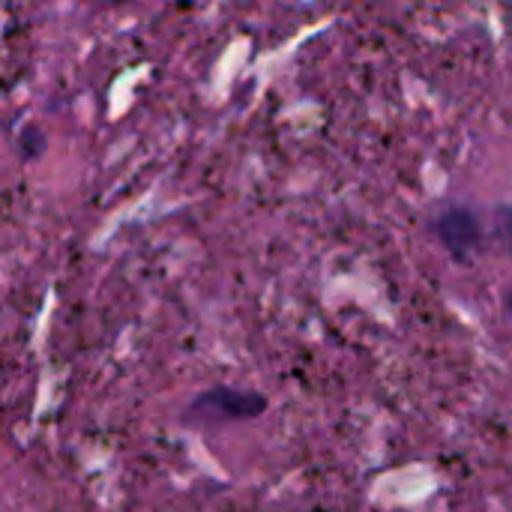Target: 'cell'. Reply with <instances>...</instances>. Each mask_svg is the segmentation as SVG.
I'll use <instances>...</instances> for the list:
<instances>
[{"mask_svg": "<svg viewBox=\"0 0 512 512\" xmlns=\"http://www.w3.org/2000/svg\"><path fill=\"white\" fill-rule=\"evenodd\" d=\"M264 408H267V399L261 393H243V390L216 387V390L204 393L189 408V417H198V420H213V417L249 420V417H258Z\"/></svg>", "mask_w": 512, "mask_h": 512, "instance_id": "obj_1", "label": "cell"}, {"mask_svg": "<svg viewBox=\"0 0 512 512\" xmlns=\"http://www.w3.org/2000/svg\"><path fill=\"white\" fill-rule=\"evenodd\" d=\"M507 240H510V249H512V216L507 219Z\"/></svg>", "mask_w": 512, "mask_h": 512, "instance_id": "obj_2", "label": "cell"}, {"mask_svg": "<svg viewBox=\"0 0 512 512\" xmlns=\"http://www.w3.org/2000/svg\"><path fill=\"white\" fill-rule=\"evenodd\" d=\"M510 315H512V297H510Z\"/></svg>", "mask_w": 512, "mask_h": 512, "instance_id": "obj_3", "label": "cell"}]
</instances>
